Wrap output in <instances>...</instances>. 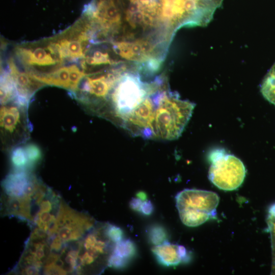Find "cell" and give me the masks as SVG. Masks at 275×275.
<instances>
[{"instance_id": "cell-1", "label": "cell", "mask_w": 275, "mask_h": 275, "mask_svg": "<svg viewBox=\"0 0 275 275\" xmlns=\"http://www.w3.org/2000/svg\"><path fill=\"white\" fill-rule=\"evenodd\" d=\"M154 96L155 137L166 140L178 139L188 122L195 104L180 99L177 94L170 91L156 92Z\"/></svg>"}, {"instance_id": "cell-2", "label": "cell", "mask_w": 275, "mask_h": 275, "mask_svg": "<svg viewBox=\"0 0 275 275\" xmlns=\"http://www.w3.org/2000/svg\"><path fill=\"white\" fill-rule=\"evenodd\" d=\"M160 79L151 84L143 82L137 74L123 73L111 94L113 113L122 120L146 97L155 92Z\"/></svg>"}, {"instance_id": "cell-3", "label": "cell", "mask_w": 275, "mask_h": 275, "mask_svg": "<svg viewBox=\"0 0 275 275\" xmlns=\"http://www.w3.org/2000/svg\"><path fill=\"white\" fill-rule=\"evenodd\" d=\"M175 199L180 219L188 227L198 226L214 217L219 201L215 193L196 189H185Z\"/></svg>"}, {"instance_id": "cell-4", "label": "cell", "mask_w": 275, "mask_h": 275, "mask_svg": "<svg viewBox=\"0 0 275 275\" xmlns=\"http://www.w3.org/2000/svg\"><path fill=\"white\" fill-rule=\"evenodd\" d=\"M211 165L208 177L219 189L233 190L242 183L246 173L245 168L240 159L223 150L212 151L209 154Z\"/></svg>"}, {"instance_id": "cell-5", "label": "cell", "mask_w": 275, "mask_h": 275, "mask_svg": "<svg viewBox=\"0 0 275 275\" xmlns=\"http://www.w3.org/2000/svg\"><path fill=\"white\" fill-rule=\"evenodd\" d=\"M26 109L16 103L1 106V132L7 148H13L27 140L31 127L28 123Z\"/></svg>"}, {"instance_id": "cell-6", "label": "cell", "mask_w": 275, "mask_h": 275, "mask_svg": "<svg viewBox=\"0 0 275 275\" xmlns=\"http://www.w3.org/2000/svg\"><path fill=\"white\" fill-rule=\"evenodd\" d=\"M161 20L182 26L188 23H204L200 15L203 12L205 0H160Z\"/></svg>"}, {"instance_id": "cell-7", "label": "cell", "mask_w": 275, "mask_h": 275, "mask_svg": "<svg viewBox=\"0 0 275 275\" xmlns=\"http://www.w3.org/2000/svg\"><path fill=\"white\" fill-rule=\"evenodd\" d=\"M122 1L125 20L134 29L152 28L161 20V5L157 0Z\"/></svg>"}, {"instance_id": "cell-8", "label": "cell", "mask_w": 275, "mask_h": 275, "mask_svg": "<svg viewBox=\"0 0 275 275\" xmlns=\"http://www.w3.org/2000/svg\"><path fill=\"white\" fill-rule=\"evenodd\" d=\"M154 93L146 97L121 120L122 127L134 136L148 139L155 137L154 121L156 102Z\"/></svg>"}, {"instance_id": "cell-9", "label": "cell", "mask_w": 275, "mask_h": 275, "mask_svg": "<svg viewBox=\"0 0 275 275\" xmlns=\"http://www.w3.org/2000/svg\"><path fill=\"white\" fill-rule=\"evenodd\" d=\"M122 74L120 70L90 74L86 77L80 89L79 100L85 104L92 105L96 101L99 102L106 99Z\"/></svg>"}, {"instance_id": "cell-10", "label": "cell", "mask_w": 275, "mask_h": 275, "mask_svg": "<svg viewBox=\"0 0 275 275\" xmlns=\"http://www.w3.org/2000/svg\"><path fill=\"white\" fill-rule=\"evenodd\" d=\"M87 14L105 31L117 29L124 15L122 0H94L88 7Z\"/></svg>"}, {"instance_id": "cell-11", "label": "cell", "mask_w": 275, "mask_h": 275, "mask_svg": "<svg viewBox=\"0 0 275 275\" xmlns=\"http://www.w3.org/2000/svg\"><path fill=\"white\" fill-rule=\"evenodd\" d=\"M15 52L21 62L30 68H46L63 61L60 48L54 41L45 47H17Z\"/></svg>"}, {"instance_id": "cell-12", "label": "cell", "mask_w": 275, "mask_h": 275, "mask_svg": "<svg viewBox=\"0 0 275 275\" xmlns=\"http://www.w3.org/2000/svg\"><path fill=\"white\" fill-rule=\"evenodd\" d=\"M8 67L9 72L13 80L17 92L14 103L27 107L32 96L44 84L34 78L29 73L19 71L12 59L8 61Z\"/></svg>"}, {"instance_id": "cell-13", "label": "cell", "mask_w": 275, "mask_h": 275, "mask_svg": "<svg viewBox=\"0 0 275 275\" xmlns=\"http://www.w3.org/2000/svg\"><path fill=\"white\" fill-rule=\"evenodd\" d=\"M154 46L147 39H140L134 41H120L115 42L113 48L116 54L124 59L140 62L159 59L153 57Z\"/></svg>"}, {"instance_id": "cell-14", "label": "cell", "mask_w": 275, "mask_h": 275, "mask_svg": "<svg viewBox=\"0 0 275 275\" xmlns=\"http://www.w3.org/2000/svg\"><path fill=\"white\" fill-rule=\"evenodd\" d=\"M34 177L26 170H15L6 176L2 185L9 197H25L28 187Z\"/></svg>"}, {"instance_id": "cell-15", "label": "cell", "mask_w": 275, "mask_h": 275, "mask_svg": "<svg viewBox=\"0 0 275 275\" xmlns=\"http://www.w3.org/2000/svg\"><path fill=\"white\" fill-rule=\"evenodd\" d=\"M152 250L157 261L164 266L177 265L183 262L179 251V245L166 241L155 245Z\"/></svg>"}, {"instance_id": "cell-16", "label": "cell", "mask_w": 275, "mask_h": 275, "mask_svg": "<svg viewBox=\"0 0 275 275\" xmlns=\"http://www.w3.org/2000/svg\"><path fill=\"white\" fill-rule=\"evenodd\" d=\"M30 74L43 84L55 86L69 90V66L60 67L54 71L44 73Z\"/></svg>"}, {"instance_id": "cell-17", "label": "cell", "mask_w": 275, "mask_h": 275, "mask_svg": "<svg viewBox=\"0 0 275 275\" xmlns=\"http://www.w3.org/2000/svg\"><path fill=\"white\" fill-rule=\"evenodd\" d=\"M17 96L16 89L9 72H5L1 76V103L7 104L14 100Z\"/></svg>"}, {"instance_id": "cell-18", "label": "cell", "mask_w": 275, "mask_h": 275, "mask_svg": "<svg viewBox=\"0 0 275 275\" xmlns=\"http://www.w3.org/2000/svg\"><path fill=\"white\" fill-rule=\"evenodd\" d=\"M261 92L267 100L275 105V63L265 75L261 86Z\"/></svg>"}, {"instance_id": "cell-19", "label": "cell", "mask_w": 275, "mask_h": 275, "mask_svg": "<svg viewBox=\"0 0 275 275\" xmlns=\"http://www.w3.org/2000/svg\"><path fill=\"white\" fill-rule=\"evenodd\" d=\"M115 62L110 58L107 52L104 51L95 50L92 52L91 55L87 56L85 58L82 66L85 69L87 65L94 67L106 64L111 65L114 64Z\"/></svg>"}, {"instance_id": "cell-20", "label": "cell", "mask_w": 275, "mask_h": 275, "mask_svg": "<svg viewBox=\"0 0 275 275\" xmlns=\"http://www.w3.org/2000/svg\"><path fill=\"white\" fill-rule=\"evenodd\" d=\"M136 252L134 243L129 239H122L116 243L113 249V253L128 260L132 258Z\"/></svg>"}, {"instance_id": "cell-21", "label": "cell", "mask_w": 275, "mask_h": 275, "mask_svg": "<svg viewBox=\"0 0 275 275\" xmlns=\"http://www.w3.org/2000/svg\"><path fill=\"white\" fill-rule=\"evenodd\" d=\"M10 160L15 170H23L29 168L28 160L24 147H14L10 154Z\"/></svg>"}, {"instance_id": "cell-22", "label": "cell", "mask_w": 275, "mask_h": 275, "mask_svg": "<svg viewBox=\"0 0 275 275\" xmlns=\"http://www.w3.org/2000/svg\"><path fill=\"white\" fill-rule=\"evenodd\" d=\"M28 160L29 168L35 167L42 158V152L37 145L30 143L24 146Z\"/></svg>"}, {"instance_id": "cell-23", "label": "cell", "mask_w": 275, "mask_h": 275, "mask_svg": "<svg viewBox=\"0 0 275 275\" xmlns=\"http://www.w3.org/2000/svg\"><path fill=\"white\" fill-rule=\"evenodd\" d=\"M148 236L151 242L155 245H159L167 241V233L165 228L159 225H155L150 227Z\"/></svg>"}, {"instance_id": "cell-24", "label": "cell", "mask_w": 275, "mask_h": 275, "mask_svg": "<svg viewBox=\"0 0 275 275\" xmlns=\"http://www.w3.org/2000/svg\"><path fill=\"white\" fill-rule=\"evenodd\" d=\"M69 91L74 94H76L78 90V86L80 80L87 74L84 71L80 70L76 65H72L69 66Z\"/></svg>"}, {"instance_id": "cell-25", "label": "cell", "mask_w": 275, "mask_h": 275, "mask_svg": "<svg viewBox=\"0 0 275 275\" xmlns=\"http://www.w3.org/2000/svg\"><path fill=\"white\" fill-rule=\"evenodd\" d=\"M105 233L113 243H117L123 239L124 233L122 229L115 225L105 226Z\"/></svg>"}, {"instance_id": "cell-26", "label": "cell", "mask_w": 275, "mask_h": 275, "mask_svg": "<svg viewBox=\"0 0 275 275\" xmlns=\"http://www.w3.org/2000/svg\"><path fill=\"white\" fill-rule=\"evenodd\" d=\"M129 260L112 253L108 258L107 265L116 269H122L127 264Z\"/></svg>"}, {"instance_id": "cell-27", "label": "cell", "mask_w": 275, "mask_h": 275, "mask_svg": "<svg viewBox=\"0 0 275 275\" xmlns=\"http://www.w3.org/2000/svg\"><path fill=\"white\" fill-rule=\"evenodd\" d=\"M57 200L52 202L51 200L43 199L39 205V209L38 211L50 212L52 209V205L55 204Z\"/></svg>"}, {"instance_id": "cell-28", "label": "cell", "mask_w": 275, "mask_h": 275, "mask_svg": "<svg viewBox=\"0 0 275 275\" xmlns=\"http://www.w3.org/2000/svg\"><path fill=\"white\" fill-rule=\"evenodd\" d=\"M153 211V206L149 200L143 201L142 207L141 212L145 215H149L151 214Z\"/></svg>"}, {"instance_id": "cell-29", "label": "cell", "mask_w": 275, "mask_h": 275, "mask_svg": "<svg viewBox=\"0 0 275 275\" xmlns=\"http://www.w3.org/2000/svg\"><path fill=\"white\" fill-rule=\"evenodd\" d=\"M143 202L139 198H132L129 202V206L133 210L141 212V207Z\"/></svg>"}, {"instance_id": "cell-30", "label": "cell", "mask_w": 275, "mask_h": 275, "mask_svg": "<svg viewBox=\"0 0 275 275\" xmlns=\"http://www.w3.org/2000/svg\"><path fill=\"white\" fill-rule=\"evenodd\" d=\"M40 269L35 266H30L22 268L21 273L28 275L38 274L40 272Z\"/></svg>"}, {"instance_id": "cell-31", "label": "cell", "mask_w": 275, "mask_h": 275, "mask_svg": "<svg viewBox=\"0 0 275 275\" xmlns=\"http://www.w3.org/2000/svg\"><path fill=\"white\" fill-rule=\"evenodd\" d=\"M136 197H137V198L141 199L142 201H145L147 200V195H146V193H145L144 191H139V192L137 193Z\"/></svg>"}]
</instances>
